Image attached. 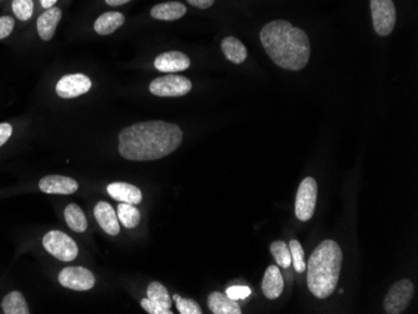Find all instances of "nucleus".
Segmentation results:
<instances>
[{
  "mask_svg": "<svg viewBox=\"0 0 418 314\" xmlns=\"http://www.w3.org/2000/svg\"><path fill=\"white\" fill-rule=\"evenodd\" d=\"M181 128L163 120L140 122L119 133V153L128 161H157L177 150L182 144Z\"/></svg>",
  "mask_w": 418,
  "mask_h": 314,
  "instance_id": "obj_1",
  "label": "nucleus"
},
{
  "mask_svg": "<svg viewBox=\"0 0 418 314\" xmlns=\"http://www.w3.org/2000/svg\"><path fill=\"white\" fill-rule=\"evenodd\" d=\"M261 43L274 63L287 70L303 69L311 56V43L305 30L289 21H273L261 30Z\"/></svg>",
  "mask_w": 418,
  "mask_h": 314,
  "instance_id": "obj_2",
  "label": "nucleus"
},
{
  "mask_svg": "<svg viewBox=\"0 0 418 314\" xmlns=\"http://www.w3.org/2000/svg\"><path fill=\"white\" fill-rule=\"evenodd\" d=\"M341 247L332 239L323 240L311 254L307 265L308 289L314 297L326 300L335 292L341 276Z\"/></svg>",
  "mask_w": 418,
  "mask_h": 314,
  "instance_id": "obj_3",
  "label": "nucleus"
},
{
  "mask_svg": "<svg viewBox=\"0 0 418 314\" xmlns=\"http://www.w3.org/2000/svg\"><path fill=\"white\" fill-rule=\"evenodd\" d=\"M149 91L157 97H183L192 91V82L188 78L170 73L163 77L155 78L149 84Z\"/></svg>",
  "mask_w": 418,
  "mask_h": 314,
  "instance_id": "obj_4",
  "label": "nucleus"
},
{
  "mask_svg": "<svg viewBox=\"0 0 418 314\" xmlns=\"http://www.w3.org/2000/svg\"><path fill=\"white\" fill-rule=\"evenodd\" d=\"M43 247L53 257L62 262H72L77 258V243L63 232H48L43 238Z\"/></svg>",
  "mask_w": 418,
  "mask_h": 314,
  "instance_id": "obj_5",
  "label": "nucleus"
},
{
  "mask_svg": "<svg viewBox=\"0 0 418 314\" xmlns=\"http://www.w3.org/2000/svg\"><path fill=\"white\" fill-rule=\"evenodd\" d=\"M371 13L377 34L386 36L393 32L397 21L393 0H371Z\"/></svg>",
  "mask_w": 418,
  "mask_h": 314,
  "instance_id": "obj_6",
  "label": "nucleus"
},
{
  "mask_svg": "<svg viewBox=\"0 0 418 314\" xmlns=\"http://www.w3.org/2000/svg\"><path fill=\"white\" fill-rule=\"evenodd\" d=\"M317 182L312 177H307L300 184L296 196V216L300 222L309 221L314 214L317 204Z\"/></svg>",
  "mask_w": 418,
  "mask_h": 314,
  "instance_id": "obj_7",
  "label": "nucleus"
},
{
  "mask_svg": "<svg viewBox=\"0 0 418 314\" xmlns=\"http://www.w3.org/2000/svg\"><path fill=\"white\" fill-rule=\"evenodd\" d=\"M415 292V287L410 280H401L390 287L384 298V311L388 314H399L404 312Z\"/></svg>",
  "mask_w": 418,
  "mask_h": 314,
  "instance_id": "obj_8",
  "label": "nucleus"
},
{
  "mask_svg": "<svg viewBox=\"0 0 418 314\" xmlns=\"http://www.w3.org/2000/svg\"><path fill=\"white\" fill-rule=\"evenodd\" d=\"M59 282L72 291H89L96 284L94 274L83 267H67L59 273Z\"/></svg>",
  "mask_w": 418,
  "mask_h": 314,
  "instance_id": "obj_9",
  "label": "nucleus"
},
{
  "mask_svg": "<svg viewBox=\"0 0 418 314\" xmlns=\"http://www.w3.org/2000/svg\"><path fill=\"white\" fill-rule=\"evenodd\" d=\"M91 82L89 78L80 73L77 74H68L60 78L56 83V94L60 98H77L91 91Z\"/></svg>",
  "mask_w": 418,
  "mask_h": 314,
  "instance_id": "obj_10",
  "label": "nucleus"
},
{
  "mask_svg": "<svg viewBox=\"0 0 418 314\" xmlns=\"http://www.w3.org/2000/svg\"><path fill=\"white\" fill-rule=\"evenodd\" d=\"M39 188L47 194H73L79 188L76 179L63 175H47L41 179Z\"/></svg>",
  "mask_w": 418,
  "mask_h": 314,
  "instance_id": "obj_11",
  "label": "nucleus"
},
{
  "mask_svg": "<svg viewBox=\"0 0 418 314\" xmlns=\"http://www.w3.org/2000/svg\"><path fill=\"white\" fill-rule=\"evenodd\" d=\"M190 67V59L182 52H166L162 53L154 60V68L163 73H177L188 69Z\"/></svg>",
  "mask_w": 418,
  "mask_h": 314,
  "instance_id": "obj_12",
  "label": "nucleus"
},
{
  "mask_svg": "<svg viewBox=\"0 0 418 314\" xmlns=\"http://www.w3.org/2000/svg\"><path fill=\"white\" fill-rule=\"evenodd\" d=\"M94 216L99 227L109 236H118L120 227L117 213L109 203L99 202L94 208Z\"/></svg>",
  "mask_w": 418,
  "mask_h": 314,
  "instance_id": "obj_13",
  "label": "nucleus"
},
{
  "mask_svg": "<svg viewBox=\"0 0 418 314\" xmlns=\"http://www.w3.org/2000/svg\"><path fill=\"white\" fill-rule=\"evenodd\" d=\"M60 19H62V10L56 7L45 9V12L39 15L36 21V29H38V34L44 42H49L54 36Z\"/></svg>",
  "mask_w": 418,
  "mask_h": 314,
  "instance_id": "obj_14",
  "label": "nucleus"
},
{
  "mask_svg": "<svg viewBox=\"0 0 418 314\" xmlns=\"http://www.w3.org/2000/svg\"><path fill=\"white\" fill-rule=\"evenodd\" d=\"M285 280L277 265H270L267 268L262 282V291L268 300H277L283 292Z\"/></svg>",
  "mask_w": 418,
  "mask_h": 314,
  "instance_id": "obj_15",
  "label": "nucleus"
},
{
  "mask_svg": "<svg viewBox=\"0 0 418 314\" xmlns=\"http://www.w3.org/2000/svg\"><path fill=\"white\" fill-rule=\"evenodd\" d=\"M108 194L113 199L122 203H129V204H140L143 199V194L140 189L129 183L117 182L112 183L108 186Z\"/></svg>",
  "mask_w": 418,
  "mask_h": 314,
  "instance_id": "obj_16",
  "label": "nucleus"
},
{
  "mask_svg": "<svg viewBox=\"0 0 418 314\" xmlns=\"http://www.w3.org/2000/svg\"><path fill=\"white\" fill-rule=\"evenodd\" d=\"M187 13V7L178 1H167L157 4L152 8L151 15L154 19L164 21H175L181 19Z\"/></svg>",
  "mask_w": 418,
  "mask_h": 314,
  "instance_id": "obj_17",
  "label": "nucleus"
},
{
  "mask_svg": "<svg viewBox=\"0 0 418 314\" xmlns=\"http://www.w3.org/2000/svg\"><path fill=\"white\" fill-rule=\"evenodd\" d=\"M208 307L214 314H241L242 309L237 300H232L227 294L212 292L208 295Z\"/></svg>",
  "mask_w": 418,
  "mask_h": 314,
  "instance_id": "obj_18",
  "label": "nucleus"
},
{
  "mask_svg": "<svg viewBox=\"0 0 418 314\" xmlns=\"http://www.w3.org/2000/svg\"><path fill=\"white\" fill-rule=\"evenodd\" d=\"M126 21L124 15L119 12H107L94 23V30L99 35H109L120 28Z\"/></svg>",
  "mask_w": 418,
  "mask_h": 314,
  "instance_id": "obj_19",
  "label": "nucleus"
},
{
  "mask_svg": "<svg viewBox=\"0 0 418 314\" xmlns=\"http://www.w3.org/2000/svg\"><path fill=\"white\" fill-rule=\"evenodd\" d=\"M222 52L226 58L234 64H242L248 56V50L243 43L234 36H227L222 41Z\"/></svg>",
  "mask_w": 418,
  "mask_h": 314,
  "instance_id": "obj_20",
  "label": "nucleus"
},
{
  "mask_svg": "<svg viewBox=\"0 0 418 314\" xmlns=\"http://www.w3.org/2000/svg\"><path fill=\"white\" fill-rule=\"evenodd\" d=\"M64 218H65V222H67L72 231L77 232V233H83V232L87 231V228H88L87 216L77 204L72 203L65 208Z\"/></svg>",
  "mask_w": 418,
  "mask_h": 314,
  "instance_id": "obj_21",
  "label": "nucleus"
},
{
  "mask_svg": "<svg viewBox=\"0 0 418 314\" xmlns=\"http://www.w3.org/2000/svg\"><path fill=\"white\" fill-rule=\"evenodd\" d=\"M1 308H3V312L6 314L30 313L24 295L18 291L10 292L4 297V300L1 302Z\"/></svg>",
  "mask_w": 418,
  "mask_h": 314,
  "instance_id": "obj_22",
  "label": "nucleus"
},
{
  "mask_svg": "<svg viewBox=\"0 0 418 314\" xmlns=\"http://www.w3.org/2000/svg\"><path fill=\"white\" fill-rule=\"evenodd\" d=\"M118 219L128 229L135 228L140 222V212L129 203H119Z\"/></svg>",
  "mask_w": 418,
  "mask_h": 314,
  "instance_id": "obj_23",
  "label": "nucleus"
},
{
  "mask_svg": "<svg viewBox=\"0 0 418 314\" xmlns=\"http://www.w3.org/2000/svg\"><path fill=\"white\" fill-rule=\"evenodd\" d=\"M146 295H148L146 298L161 304L162 307L168 308V309H170L172 307V298L168 293L167 288L161 284L160 282H152L148 286Z\"/></svg>",
  "mask_w": 418,
  "mask_h": 314,
  "instance_id": "obj_24",
  "label": "nucleus"
},
{
  "mask_svg": "<svg viewBox=\"0 0 418 314\" xmlns=\"http://www.w3.org/2000/svg\"><path fill=\"white\" fill-rule=\"evenodd\" d=\"M271 253H272L273 257L276 259L277 265H280L282 268H288L291 265V263H292L289 247L283 240L273 242L272 245H271Z\"/></svg>",
  "mask_w": 418,
  "mask_h": 314,
  "instance_id": "obj_25",
  "label": "nucleus"
},
{
  "mask_svg": "<svg viewBox=\"0 0 418 314\" xmlns=\"http://www.w3.org/2000/svg\"><path fill=\"white\" fill-rule=\"evenodd\" d=\"M13 13L21 21H27L33 16L34 3L33 0H13Z\"/></svg>",
  "mask_w": 418,
  "mask_h": 314,
  "instance_id": "obj_26",
  "label": "nucleus"
},
{
  "mask_svg": "<svg viewBox=\"0 0 418 314\" xmlns=\"http://www.w3.org/2000/svg\"><path fill=\"white\" fill-rule=\"evenodd\" d=\"M289 251H291V257H292V263L294 265V269L297 272H305L306 271L307 265L305 262V251L302 248L300 242L292 239L289 242Z\"/></svg>",
  "mask_w": 418,
  "mask_h": 314,
  "instance_id": "obj_27",
  "label": "nucleus"
},
{
  "mask_svg": "<svg viewBox=\"0 0 418 314\" xmlns=\"http://www.w3.org/2000/svg\"><path fill=\"white\" fill-rule=\"evenodd\" d=\"M177 302V309L181 314H202V308L193 300L179 297Z\"/></svg>",
  "mask_w": 418,
  "mask_h": 314,
  "instance_id": "obj_28",
  "label": "nucleus"
},
{
  "mask_svg": "<svg viewBox=\"0 0 418 314\" xmlns=\"http://www.w3.org/2000/svg\"><path fill=\"white\" fill-rule=\"evenodd\" d=\"M140 306L149 314H173L172 309L162 307L161 304L155 303V302L149 300V298H144V300H140Z\"/></svg>",
  "mask_w": 418,
  "mask_h": 314,
  "instance_id": "obj_29",
  "label": "nucleus"
},
{
  "mask_svg": "<svg viewBox=\"0 0 418 314\" xmlns=\"http://www.w3.org/2000/svg\"><path fill=\"white\" fill-rule=\"evenodd\" d=\"M251 288L245 286H233L227 289L226 294L234 300H242L251 295Z\"/></svg>",
  "mask_w": 418,
  "mask_h": 314,
  "instance_id": "obj_30",
  "label": "nucleus"
},
{
  "mask_svg": "<svg viewBox=\"0 0 418 314\" xmlns=\"http://www.w3.org/2000/svg\"><path fill=\"white\" fill-rule=\"evenodd\" d=\"M14 25L15 21L12 16H0V41L12 34Z\"/></svg>",
  "mask_w": 418,
  "mask_h": 314,
  "instance_id": "obj_31",
  "label": "nucleus"
},
{
  "mask_svg": "<svg viewBox=\"0 0 418 314\" xmlns=\"http://www.w3.org/2000/svg\"><path fill=\"white\" fill-rule=\"evenodd\" d=\"M13 134V126L9 123H1L0 124V147L7 143L9 138Z\"/></svg>",
  "mask_w": 418,
  "mask_h": 314,
  "instance_id": "obj_32",
  "label": "nucleus"
},
{
  "mask_svg": "<svg viewBox=\"0 0 418 314\" xmlns=\"http://www.w3.org/2000/svg\"><path fill=\"white\" fill-rule=\"evenodd\" d=\"M190 5L199 9H208L214 4L216 0H187Z\"/></svg>",
  "mask_w": 418,
  "mask_h": 314,
  "instance_id": "obj_33",
  "label": "nucleus"
},
{
  "mask_svg": "<svg viewBox=\"0 0 418 314\" xmlns=\"http://www.w3.org/2000/svg\"><path fill=\"white\" fill-rule=\"evenodd\" d=\"M128 1H131V0H105V3H107L108 5H112V7L123 5V4H126Z\"/></svg>",
  "mask_w": 418,
  "mask_h": 314,
  "instance_id": "obj_34",
  "label": "nucleus"
},
{
  "mask_svg": "<svg viewBox=\"0 0 418 314\" xmlns=\"http://www.w3.org/2000/svg\"><path fill=\"white\" fill-rule=\"evenodd\" d=\"M58 0H41V4H42V7L44 9H49V8L54 7V4H56Z\"/></svg>",
  "mask_w": 418,
  "mask_h": 314,
  "instance_id": "obj_35",
  "label": "nucleus"
},
{
  "mask_svg": "<svg viewBox=\"0 0 418 314\" xmlns=\"http://www.w3.org/2000/svg\"><path fill=\"white\" fill-rule=\"evenodd\" d=\"M178 298H179V295H178V294H175V295H173V300H177Z\"/></svg>",
  "mask_w": 418,
  "mask_h": 314,
  "instance_id": "obj_36",
  "label": "nucleus"
}]
</instances>
